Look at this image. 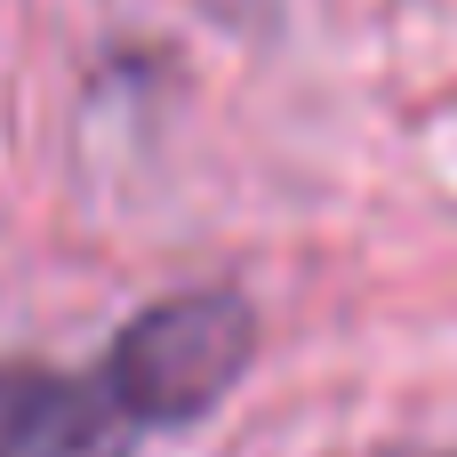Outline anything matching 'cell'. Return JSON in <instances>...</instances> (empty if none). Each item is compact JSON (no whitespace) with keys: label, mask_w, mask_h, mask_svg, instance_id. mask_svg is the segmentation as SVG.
<instances>
[{"label":"cell","mask_w":457,"mask_h":457,"mask_svg":"<svg viewBox=\"0 0 457 457\" xmlns=\"http://www.w3.org/2000/svg\"><path fill=\"white\" fill-rule=\"evenodd\" d=\"M257 321L233 289H185L120 321L104 345V386L137 426H201L249 370Z\"/></svg>","instance_id":"1"},{"label":"cell","mask_w":457,"mask_h":457,"mask_svg":"<svg viewBox=\"0 0 457 457\" xmlns=\"http://www.w3.org/2000/svg\"><path fill=\"white\" fill-rule=\"evenodd\" d=\"M129 410L96 378H64L40 361L0 370V457H129Z\"/></svg>","instance_id":"2"}]
</instances>
